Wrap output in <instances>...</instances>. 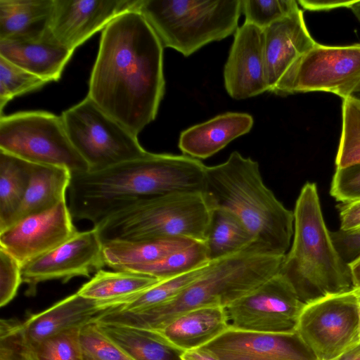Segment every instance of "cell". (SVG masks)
<instances>
[{
  "label": "cell",
  "instance_id": "obj_22",
  "mask_svg": "<svg viewBox=\"0 0 360 360\" xmlns=\"http://www.w3.org/2000/svg\"><path fill=\"white\" fill-rule=\"evenodd\" d=\"M229 328L225 307L208 305L184 312L155 330L186 352L202 347Z\"/></svg>",
  "mask_w": 360,
  "mask_h": 360
},
{
  "label": "cell",
  "instance_id": "obj_47",
  "mask_svg": "<svg viewBox=\"0 0 360 360\" xmlns=\"http://www.w3.org/2000/svg\"><path fill=\"white\" fill-rule=\"evenodd\" d=\"M355 16L360 22V1H355L350 7Z\"/></svg>",
  "mask_w": 360,
  "mask_h": 360
},
{
  "label": "cell",
  "instance_id": "obj_21",
  "mask_svg": "<svg viewBox=\"0 0 360 360\" xmlns=\"http://www.w3.org/2000/svg\"><path fill=\"white\" fill-rule=\"evenodd\" d=\"M252 117L244 112H226L194 125L180 134L179 148L197 160L210 158L236 138L248 133Z\"/></svg>",
  "mask_w": 360,
  "mask_h": 360
},
{
  "label": "cell",
  "instance_id": "obj_19",
  "mask_svg": "<svg viewBox=\"0 0 360 360\" xmlns=\"http://www.w3.org/2000/svg\"><path fill=\"white\" fill-rule=\"evenodd\" d=\"M262 31L269 91L272 92L290 68L317 42L300 8Z\"/></svg>",
  "mask_w": 360,
  "mask_h": 360
},
{
  "label": "cell",
  "instance_id": "obj_10",
  "mask_svg": "<svg viewBox=\"0 0 360 360\" xmlns=\"http://www.w3.org/2000/svg\"><path fill=\"white\" fill-rule=\"evenodd\" d=\"M360 81V44L316 43L286 72L271 93L288 95L324 91L349 98Z\"/></svg>",
  "mask_w": 360,
  "mask_h": 360
},
{
  "label": "cell",
  "instance_id": "obj_38",
  "mask_svg": "<svg viewBox=\"0 0 360 360\" xmlns=\"http://www.w3.org/2000/svg\"><path fill=\"white\" fill-rule=\"evenodd\" d=\"M330 195L340 203L360 199V164L335 168L330 188Z\"/></svg>",
  "mask_w": 360,
  "mask_h": 360
},
{
  "label": "cell",
  "instance_id": "obj_24",
  "mask_svg": "<svg viewBox=\"0 0 360 360\" xmlns=\"http://www.w3.org/2000/svg\"><path fill=\"white\" fill-rule=\"evenodd\" d=\"M96 321L101 329L134 360H183L184 352L155 330Z\"/></svg>",
  "mask_w": 360,
  "mask_h": 360
},
{
  "label": "cell",
  "instance_id": "obj_36",
  "mask_svg": "<svg viewBox=\"0 0 360 360\" xmlns=\"http://www.w3.org/2000/svg\"><path fill=\"white\" fill-rule=\"evenodd\" d=\"M245 23L264 30L299 8L295 0H241Z\"/></svg>",
  "mask_w": 360,
  "mask_h": 360
},
{
  "label": "cell",
  "instance_id": "obj_12",
  "mask_svg": "<svg viewBox=\"0 0 360 360\" xmlns=\"http://www.w3.org/2000/svg\"><path fill=\"white\" fill-rule=\"evenodd\" d=\"M305 306L279 272L225 307L231 328L291 333L296 332Z\"/></svg>",
  "mask_w": 360,
  "mask_h": 360
},
{
  "label": "cell",
  "instance_id": "obj_5",
  "mask_svg": "<svg viewBox=\"0 0 360 360\" xmlns=\"http://www.w3.org/2000/svg\"><path fill=\"white\" fill-rule=\"evenodd\" d=\"M292 243L279 273L305 304L354 289L350 267L340 257L325 223L316 184L307 182L296 200Z\"/></svg>",
  "mask_w": 360,
  "mask_h": 360
},
{
  "label": "cell",
  "instance_id": "obj_43",
  "mask_svg": "<svg viewBox=\"0 0 360 360\" xmlns=\"http://www.w3.org/2000/svg\"><path fill=\"white\" fill-rule=\"evenodd\" d=\"M183 360H219L206 350L198 348L186 351L182 354Z\"/></svg>",
  "mask_w": 360,
  "mask_h": 360
},
{
  "label": "cell",
  "instance_id": "obj_48",
  "mask_svg": "<svg viewBox=\"0 0 360 360\" xmlns=\"http://www.w3.org/2000/svg\"><path fill=\"white\" fill-rule=\"evenodd\" d=\"M359 336L360 340V300H359Z\"/></svg>",
  "mask_w": 360,
  "mask_h": 360
},
{
  "label": "cell",
  "instance_id": "obj_29",
  "mask_svg": "<svg viewBox=\"0 0 360 360\" xmlns=\"http://www.w3.org/2000/svg\"><path fill=\"white\" fill-rule=\"evenodd\" d=\"M54 0H0V39L49 26Z\"/></svg>",
  "mask_w": 360,
  "mask_h": 360
},
{
  "label": "cell",
  "instance_id": "obj_30",
  "mask_svg": "<svg viewBox=\"0 0 360 360\" xmlns=\"http://www.w3.org/2000/svg\"><path fill=\"white\" fill-rule=\"evenodd\" d=\"M209 262L204 242L194 241L154 263L122 267L116 271L136 273L164 280L192 271Z\"/></svg>",
  "mask_w": 360,
  "mask_h": 360
},
{
  "label": "cell",
  "instance_id": "obj_44",
  "mask_svg": "<svg viewBox=\"0 0 360 360\" xmlns=\"http://www.w3.org/2000/svg\"><path fill=\"white\" fill-rule=\"evenodd\" d=\"M330 360H360V342Z\"/></svg>",
  "mask_w": 360,
  "mask_h": 360
},
{
  "label": "cell",
  "instance_id": "obj_45",
  "mask_svg": "<svg viewBox=\"0 0 360 360\" xmlns=\"http://www.w3.org/2000/svg\"><path fill=\"white\" fill-rule=\"evenodd\" d=\"M354 289L360 288V257L349 265Z\"/></svg>",
  "mask_w": 360,
  "mask_h": 360
},
{
  "label": "cell",
  "instance_id": "obj_33",
  "mask_svg": "<svg viewBox=\"0 0 360 360\" xmlns=\"http://www.w3.org/2000/svg\"><path fill=\"white\" fill-rule=\"evenodd\" d=\"M80 329L61 332L34 345L26 343L30 359L86 360L80 343Z\"/></svg>",
  "mask_w": 360,
  "mask_h": 360
},
{
  "label": "cell",
  "instance_id": "obj_37",
  "mask_svg": "<svg viewBox=\"0 0 360 360\" xmlns=\"http://www.w3.org/2000/svg\"><path fill=\"white\" fill-rule=\"evenodd\" d=\"M0 360H31L22 334L21 321L1 320Z\"/></svg>",
  "mask_w": 360,
  "mask_h": 360
},
{
  "label": "cell",
  "instance_id": "obj_23",
  "mask_svg": "<svg viewBox=\"0 0 360 360\" xmlns=\"http://www.w3.org/2000/svg\"><path fill=\"white\" fill-rule=\"evenodd\" d=\"M71 178V172L65 167L32 163L30 186L10 226L49 210L66 198Z\"/></svg>",
  "mask_w": 360,
  "mask_h": 360
},
{
  "label": "cell",
  "instance_id": "obj_20",
  "mask_svg": "<svg viewBox=\"0 0 360 360\" xmlns=\"http://www.w3.org/2000/svg\"><path fill=\"white\" fill-rule=\"evenodd\" d=\"M110 307L77 292L46 309L30 314L21 322V331L28 345H34L61 332L82 328L96 321Z\"/></svg>",
  "mask_w": 360,
  "mask_h": 360
},
{
  "label": "cell",
  "instance_id": "obj_39",
  "mask_svg": "<svg viewBox=\"0 0 360 360\" xmlns=\"http://www.w3.org/2000/svg\"><path fill=\"white\" fill-rule=\"evenodd\" d=\"M21 265L9 253L0 248V306L8 304L17 295L22 283Z\"/></svg>",
  "mask_w": 360,
  "mask_h": 360
},
{
  "label": "cell",
  "instance_id": "obj_17",
  "mask_svg": "<svg viewBox=\"0 0 360 360\" xmlns=\"http://www.w3.org/2000/svg\"><path fill=\"white\" fill-rule=\"evenodd\" d=\"M224 78L226 90L234 99L269 91L262 30L245 22L237 29Z\"/></svg>",
  "mask_w": 360,
  "mask_h": 360
},
{
  "label": "cell",
  "instance_id": "obj_25",
  "mask_svg": "<svg viewBox=\"0 0 360 360\" xmlns=\"http://www.w3.org/2000/svg\"><path fill=\"white\" fill-rule=\"evenodd\" d=\"M156 278L128 271L101 269L78 290L81 296L114 308L158 283Z\"/></svg>",
  "mask_w": 360,
  "mask_h": 360
},
{
  "label": "cell",
  "instance_id": "obj_40",
  "mask_svg": "<svg viewBox=\"0 0 360 360\" xmlns=\"http://www.w3.org/2000/svg\"><path fill=\"white\" fill-rule=\"evenodd\" d=\"M334 246L349 266L360 257V230L346 231L341 229L330 231Z\"/></svg>",
  "mask_w": 360,
  "mask_h": 360
},
{
  "label": "cell",
  "instance_id": "obj_35",
  "mask_svg": "<svg viewBox=\"0 0 360 360\" xmlns=\"http://www.w3.org/2000/svg\"><path fill=\"white\" fill-rule=\"evenodd\" d=\"M79 339L86 360H134L101 329L96 321L81 328Z\"/></svg>",
  "mask_w": 360,
  "mask_h": 360
},
{
  "label": "cell",
  "instance_id": "obj_6",
  "mask_svg": "<svg viewBox=\"0 0 360 360\" xmlns=\"http://www.w3.org/2000/svg\"><path fill=\"white\" fill-rule=\"evenodd\" d=\"M212 211L202 191L174 192L139 202L94 227L103 243L167 238L204 242Z\"/></svg>",
  "mask_w": 360,
  "mask_h": 360
},
{
  "label": "cell",
  "instance_id": "obj_26",
  "mask_svg": "<svg viewBox=\"0 0 360 360\" xmlns=\"http://www.w3.org/2000/svg\"><path fill=\"white\" fill-rule=\"evenodd\" d=\"M194 241L185 238L112 240L103 243V253L105 265L118 270L154 263Z\"/></svg>",
  "mask_w": 360,
  "mask_h": 360
},
{
  "label": "cell",
  "instance_id": "obj_15",
  "mask_svg": "<svg viewBox=\"0 0 360 360\" xmlns=\"http://www.w3.org/2000/svg\"><path fill=\"white\" fill-rule=\"evenodd\" d=\"M200 348L219 360H317L297 332L272 333L229 328Z\"/></svg>",
  "mask_w": 360,
  "mask_h": 360
},
{
  "label": "cell",
  "instance_id": "obj_49",
  "mask_svg": "<svg viewBox=\"0 0 360 360\" xmlns=\"http://www.w3.org/2000/svg\"><path fill=\"white\" fill-rule=\"evenodd\" d=\"M353 291L354 292V293L358 297L359 300H360V288L354 289Z\"/></svg>",
  "mask_w": 360,
  "mask_h": 360
},
{
  "label": "cell",
  "instance_id": "obj_7",
  "mask_svg": "<svg viewBox=\"0 0 360 360\" xmlns=\"http://www.w3.org/2000/svg\"><path fill=\"white\" fill-rule=\"evenodd\" d=\"M134 9L143 15L163 48L184 56L235 34L242 12L241 0H137Z\"/></svg>",
  "mask_w": 360,
  "mask_h": 360
},
{
  "label": "cell",
  "instance_id": "obj_46",
  "mask_svg": "<svg viewBox=\"0 0 360 360\" xmlns=\"http://www.w3.org/2000/svg\"><path fill=\"white\" fill-rule=\"evenodd\" d=\"M349 98L353 99L360 104V81L351 92Z\"/></svg>",
  "mask_w": 360,
  "mask_h": 360
},
{
  "label": "cell",
  "instance_id": "obj_34",
  "mask_svg": "<svg viewBox=\"0 0 360 360\" xmlns=\"http://www.w3.org/2000/svg\"><path fill=\"white\" fill-rule=\"evenodd\" d=\"M46 83L42 78L0 56V112L15 96L35 91Z\"/></svg>",
  "mask_w": 360,
  "mask_h": 360
},
{
  "label": "cell",
  "instance_id": "obj_18",
  "mask_svg": "<svg viewBox=\"0 0 360 360\" xmlns=\"http://www.w3.org/2000/svg\"><path fill=\"white\" fill-rule=\"evenodd\" d=\"M49 27L0 39V56L47 82L58 81L73 54Z\"/></svg>",
  "mask_w": 360,
  "mask_h": 360
},
{
  "label": "cell",
  "instance_id": "obj_13",
  "mask_svg": "<svg viewBox=\"0 0 360 360\" xmlns=\"http://www.w3.org/2000/svg\"><path fill=\"white\" fill-rule=\"evenodd\" d=\"M103 244L96 228L78 231L70 239L21 267L27 296H34L39 283L77 276L89 277L105 266Z\"/></svg>",
  "mask_w": 360,
  "mask_h": 360
},
{
  "label": "cell",
  "instance_id": "obj_28",
  "mask_svg": "<svg viewBox=\"0 0 360 360\" xmlns=\"http://www.w3.org/2000/svg\"><path fill=\"white\" fill-rule=\"evenodd\" d=\"M204 243L210 261L254 245L251 235L241 221L230 212L221 208H212Z\"/></svg>",
  "mask_w": 360,
  "mask_h": 360
},
{
  "label": "cell",
  "instance_id": "obj_41",
  "mask_svg": "<svg viewBox=\"0 0 360 360\" xmlns=\"http://www.w3.org/2000/svg\"><path fill=\"white\" fill-rule=\"evenodd\" d=\"M340 229L346 231L360 230V199L338 206Z\"/></svg>",
  "mask_w": 360,
  "mask_h": 360
},
{
  "label": "cell",
  "instance_id": "obj_8",
  "mask_svg": "<svg viewBox=\"0 0 360 360\" xmlns=\"http://www.w3.org/2000/svg\"><path fill=\"white\" fill-rule=\"evenodd\" d=\"M0 150L32 163L65 167L72 174L89 170L71 143L61 116L46 111L1 115Z\"/></svg>",
  "mask_w": 360,
  "mask_h": 360
},
{
  "label": "cell",
  "instance_id": "obj_1",
  "mask_svg": "<svg viewBox=\"0 0 360 360\" xmlns=\"http://www.w3.org/2000/svg\"><path fill=\"white\" fill-rule=\"evenodd\" d=\"M165 90L161 42L139 12H123L102 30L87 96L138 136L155 119Z\"/></svg>",
  "mask_w": 360,
  "mask_h": 360
},
{
  "label": "cell",
  "instance_id": "obj_32",
  "mask_svg": "<svg viewBox=\"0 0 360 360\" xmlns=\"http://www.w3.org/2000/svg\"><path fill=\"white\" fill-rule=\"evenodd\" d=\"M335 163V168L360 164V104L350 98L342 100V131Z\"/></svg>",
  "mask_w": 360,
  "mask_h": 360
},
{
  "label": "cell",
  "instance_id": "obj_4",
  "mask_svg": "<svg viewBox=\"0 0 360 360\" xmlns=\"http://www.w3.org/2000/svg\"><path fill=\"white\" fill-rule=\"evenodd\" d=\"M283 257L251 245L210 261L198 278L164 304L136 311L112 309L105 313L100 321L158 330L187 311L208 305L226 307L279 272Z\"/></svg>",
  "mask_w": 360,
  "mask_h": 360
},
{
  "label": "cell",
  "instance_id": "obj_11",
  "mask_svg": "<svg viewBox=\"0 0 360 360\" xmlns=\"http://www.w3.org/2000/svg\"><path fill=\"white\" fill-rule=\"evenodd\" d=\"M359 306L353 290L305 304L296 332L317 360H330L360 342Z\"/></svg>",
  "mask_w": 360,
  "mask_h": 360
},
{
  "label": "cell",
  "instance_id": "obj_2",
  "mask_svg": "<svg viewBox=\"0 0 360 360\" xmlns=\"http://www.w3.org/2000/svg\"><path fill=\"white\" fill-rule=\"evenodd\" d=\"M206 165L185 155L153 153L103 169L72 174L68 206L73 219L97 226L151 198L202 191Z\"/></svg>",
  "mask_w": 360,
  "mask_h": 360
},
{
  "label": "cell",
  "instance_id": "obj_31",
  "mask_svg": "<svg viewBox=\"0 0 360 360\" xmlns=\"http://www.w3.org/2000/svg\"><path fill=\"white\" fill-rule=\"evenodd\" d=\"M210 262L185 274L161 280L114 309L119 311H136L164 304L177 296L198 278L207 268Z\"/></svg>",
  "mask_w": 360,
  "mask_h": 360
},
{
  "label": "cell",
  "instance_id": "obj_14",
  "mask_svg": "<svg viewBox=\"0 0 360 360\" xmlns=\"http://www.w3.org/2000/svg\"><path fill=\"white\" fill-rule=\"evenodd\" d=\"M78 232L66 198L52 209L22 219L0 232V248L22 266Z\"/></svg>",
  "mask_w": 360,
  "mask_h": 360
},
{
  "label": "cell",
  "instance_id": "obj_27",
  "mask_svg": "<svg viewBox=\"0 0 360 360\" xmlns=\"http://www.w3.org/2000/svg\"><path fill=\"white\" fill-rule=\"evenodd\" d=\"M32 175V162L0 150V232L10 226Z\"/></svg>",
  "mask_w": 360,
  "mask_h": 360
},
{
  "label": "cell",
  "instance_id": "obj_3",
  "mask_svg": "<svg viewBox=\"0 0 360 360\" xmlns=\"http://www.w3.org/2000/svg\"><path fill=\"white\" fill-rule=\"evenodd\" d=\"M202 192L212 208L235 215L259 250L283 256L294 231V213L264 184L259 164L237 151L224 162L206 166Z\"/></svg>",
  "mask_w": 360,
  "mask_h": 360
},
{
  "label": "cell",
  "instance_id": "obj_16",
  "mask_svg": "<svg viewBox=\"0 0 360 360\" xmlns=\"http://www.w3.org/2000/svg\"><path fill=\"white\" fill-rule=\"evenodd\" d=\"M137 0H54L49 27L73 52L117 15L135 7Z\"/></svg>",
  "mask_w": 360,
  "mask_h": 360
},
{
  "label": "cell",
  "instance_id": "obj_42",
  "mask_svg": "<svg viewBox=\"0 0 360 360\" xmlns=\"http://www.w3.org/2000/svg\"><path fill=\"white\" fill-rule=\"evenodd\" d=\"M354 1L343 0H300L297 1L304 9L309 11H329L338 8H349Z\"/></svg>",
  "mask_w": 360,
  "mask_h": 360
},
{
  "label": "cell",
  "instance_id": "obj_9",
  "mask_svg": "<svg viewBox=\"0 0 360 360\" xmlns=\"http://www.w3.org/2000/svg\"><path fill=\"white\" fill-rule=\"evenodd\" d=\"M66 131L89 166L98 171L141 158L148 151L137 136L105 112L89 96L63 112Z\"/></svg>",
  "mask_w": 360,
  "mask_h": 360
}]
</instances>
